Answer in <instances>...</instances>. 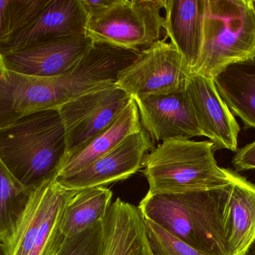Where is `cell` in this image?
I'll return each instance as SVG.
<instances>
[{
    "mask_svg": "<svg viewBox=\"0 0 255 255\" xmlns=\"http://www.w3.org/2000/svg\"><path fill=\"white\" fill-rule=\"evenodd\" d=\"M251 4L255 12V0H251Z\"/></svg>",
    "mask_w": 255,
    "mask_h": 255,
    "instance_id": "cell-29",
    "label": "cell"
},
{
    "mask_svg": "<svg viewBox=\"0 0 255 255\" xmlns=\"http://www.w3.org/2000/svg\"><path fill=\"white\" fill-rule=\"evenodd\" d=\"M32 192L24 190L0 160V241L9 244Z\"/></svg>",
    "mask_w": 255,
    "mask_h": 255,
    "instance_id": "cell-21",
    "label": "cell"
},
{
    "mask_svg": "<svg viewBox=\"0 0 255 255\" xmlns=\"http://www.w3.org/2000/svg\"></svg>",
    "mask_w": 255,
    "mask_h": 255,
    "instance_id": "cell-31",
    "label": "cell"
},
{
    "mask_svg": "<svg viewBox=\"0 0 255 255\" xmlns=\"http://www.w3.org/2000/svg\"><path fill=\"white\" fill-rule=\"evenodd\" d=\"M131 99L115 83L58 107L67 142L64 160L79 152L110 127Z\"/></svg>",
    "mask_w": 255,
    "mask_h": 255,
    "instance_id": "cell-8",
    "label": "cell"
},
{
    "mask_svg": "<svg viewBox=\"0 0 255 255\" xmlns=\"http://www.w3.org/2000/svg\"><path fill=\"white\" fill-rule=\"evenodd\" d=\"M144 220L147 238L154 255H204L151 220L145 217Z\"/></svg>",
    "mask_w": 255,
    "mask_h": 255,
    "instance_id": "cell-23",
    "label": "cell"
},
{
    "mask_svg": "<svg viewBox=\"0 0 255 255\" xmlns=\"http://www.w3.org/2000/svg\"><path fill=\"white\" fill-rule=\"evenodd\" d=\"M166 38L142 49L118 74L115 85L133 100L185 90L190 70L175 46Z\"/></svg>",
    "mask_w": 255,
    "mask_h": 255,
    "instance_id": "cell-7",
    "label": "cell"
},
{
    "mask_svg": "<svg viewBox=\"0 0 255 255\" xmlns=\"http://www.w3.org/2000/svg\"><path fill=\"white\" fill-rule=\"evenodd\" d=\"M51 0H0V48L28 27Z\"/></svg>",
    "mask_w": 255,
    "mask_h": 255,
    "instance_id": "cell-22",
    "label": "cell"
},
{
    "mask_svg": "<svg viewBox=\"0 0 255 255\" xmlns=\"http://www.w3.org/2000/svg\"><path fill=\"white\" fill-rule=\"evenodd\" d=\"M255 55V12L251 0H205L203 45L190 73L214 76L226 66Z\"/></svg>",
    "mask_w": 255,
    "mask_h": 255,
    "instance_id": "cell-4",
    "label": "cell"
},
{
    "mask_svg": "<svg viewBox=\"0 0 255 255\" xmlns=\"http://www.w3.org/2000/svg\"><path fill=\"white\" fill-rule=\"evenodd\" d=\"M228 255H244L255 239V184L234 172L223 217Z\"/></svg>",
    "mask_w": 255,
    "mask_h": 255,
    "instance_id": "cell-16",
    "label": "cell"
},
{
    "mask_svg": "<svg viewBox=\"0 0 255 255\" xmlns=\"http://www.w3.org/2000/svg\"><path fill=\"white\" fill-rule=\"evenodd\" d=\"M142 129L137 105L132 98L110 127L79 152L64 160L55 178H65L80 172Z\"/></svg>",
    "mask_w": 255,
    "mask_h": 255,
    "instance_id": "cell-19",
    "label": "cell"
},
{
    "mask_svg": "<svg viewBox=\"0 0 255 255\" xmlns=\"http://www.w3.org/2000/svg\"><path fill=\"white\" fill-rule=\"evenodd\" d=\"M113 193L104 187L77 190L64 212L61 231L66 238L75 235L103 221L111 206Z\"/></svg>",
    "mask_w": 255,
    "mask_h": 255,
    "instance_id": "cell-20",
    "label": "cell"
},
{
    "mask_svg": "<svg viewBox=\"0 0 255 255\" xmlns=\"http://www.w3.org/2000/svg\"><path fill=\"white\" fill-rule=\"evenodd\" d=\"M134 100L142 128L153 142L203 136L185 91Z\"/></svg>",
    "mask_w": 255,
    "mask_h": 255,
    "instance_id": "cell-14",
    "label": "cell"
},
{
    "mask_svg": "<svg viewBox=\"0 0 255 255\" xmlns=\"http://www.w3.org/2000/svg\"><path fill=\"white\" fill-rule=\"evenodd\" d=\"M214 82L232 113L247 128L255 129V55L226 66Z\"/></svg>",
    "mask_w": 255,
    "mask_h": 255,
    "instance_id": "cell-18",
    "label": "cell"
},
{
    "mask_svg": "<svg viewBox=\"0 0 255 255\" xmlns=\"http://www.w3.org/2000/svg\"><path fill=\"white\" fill-rule=\"evenodd\" d=\"M216 151L210 141L172 139L159 144L142 162L147 193L176 195L228 187L235 172L217 165Z\"/></svg>",
    "mask_w": 255,
    "mask_h": 255,
    "instance_id": "cell-3",
    "label": "cell"
},
{
    "mask_svg": "<svg viewBox=\"0 0 255 255\" xmlns=\"http://www.w3.org/2000/svg\"><path fill=\"white\" fill-rule=\"evenodd\" d=\"M77 190L64 188L55 178L34 190L6 247L7 255H57L65 237L61 223Z\"/></svg>",
    "mask_w": 255,
    "mask_h": 255,
    "instance_id": "cell-6",
    "label": "cell"
},
{
    "mask_svg": "<svg viewBox=\"0 0 255 255\" xmlns=\"http://www.w3.org/2000/svg\"><path fill=\"white\" fill-rule=\"evenodd\" d=\"M66 154L65 130L58 109L34 112L0 130V160L28 191L55 178Z\"/></svg>",
    "mask_w": 255,
    "mask_h": 255,
    "instance_id": "cell-1",
    "label": "cell"
},
{
    "mask_svg": "<svg viewBox=\"0 0 255 255\" xmlns=\"http://www.w3.org/2000/svg\"><path fill=\"white\" fill-rule=\"evenodd\" d=\"M232 163L238 172L255 169V141L238 150Z\"/></svg>",
    "mask_w": 255,
    "mask_h": 255,
    "instance_id": "cell-25",
    "label": "cell"
},
{
    "mask_svg": "<svg viewBox=\"0 0 255 255\" xmlns=\"http://www.w3.org/2000/svg\"><path fill=\"white\" fill-rule=\"evenodd\" d=\"M151 255H154V253H152Z\"/></svg>",
    "mask_w": 255,
    "mask_h": 255,
    "instance_id": "cell-30",
    "label": "cell"
},
{
    "mask_svg": "<svg viewBox=\"0 0 255 255\" xmlns=\"http://www.w3.org/2000/svg\"><path fill=\"white\" fill-rule=\"evenodd\" d=\"M88 16L82 0H51L28 27L0 48L1 55L34 45L87 35Z\"/></svg>",
    "mask_w": 255,
    "mask_h": 255,
    "instance_id": "cell-13",
    "label": "cell"
},
{
    "mask_svg": "<svg viewBox=\"0 0 255 255\" xmlns=\"http://www.w3.org/2000/svg\"><path fill=\"white\" fill-rule=\"evenodd\" d=\"M154 148V142L142 128L88 167L70 176L55 178V181L70 190L106 187L136 174L142 167L145 155Z\"/></svg>",
    "mask_w": 255,
    "mask_h": 255,
    "instance_id": "cell-10",
    "label": "cell"
},
{
    "mask_svg": "<svg viewBox=\"0 0 255 255\" xmlns=\"http://www.w3.org/2000/svg\"><path fill=\"white\" fill-rule=\"evenodd\" d=\"M246 255H255V239L252 245L250 246V248L247 250Z\"/></svg>",
    "mask_w": 255,
    "mask_h": 255,
    "instance_id": "cell-27",
    "label": "cell"
},
{
    "mask_svg": "<svg viewBox=\"0 0 255 255\" xmlns=\"http://www.w3.org/2000/svg\"><path fill=\"white\" fill-rule=\"evenodd\" d=\"M4 67V64H3L2 57H1V54H0V67Z\"/></svg>",
    "mask_w": 255,
    "mask_h": 255,
    "instance_id": "cell-28",
    "label": "cell"
},
{
    "mask_svg": "<svg viewBox=\"0 0 255 255\" xmlns=\"http://www.w3.org/2000/svg\"><path fill=\"white\" fill-rule=\"evenodd\" d=\"M163 0H114L88 16L87 36L94 43L139 52L160 40Z\"/></svg>",
    "mask_w": 255,
    "mask_h": 255,
    "instance_id": "cell-5",
    "label": "cell"
},
{
    "mask_svg": "<svg viewBox=\"0 0 255 255\" xmlns=\"http://www.w3.org/2000/svg\"><path fill=\"white\" fill-rule=\"evenodd\" d=\"M184 91L203 136L210 139L217 151L237 152L241 128L219 94L214 79L189 73Z\"/></svg>",
    "mask_w": 255,
    "mask_h": 255,
    "instance_id": "cell-11",
    "label": "cell"
},
{
    "mask_svg": "<svg viewBox=\"0 0 255 255\" xmlns=\"http://www.w3.org/2000/svg\"><path fill=\"white\" fill-rule=\"evenodd\" d=\"M59 76L36 77L0 67V130L34 112L68 103Z\"/></svg>",
    "mask_w": 255,
    "mask_h": 255,
    "instance_id": "cell-9",
    "label": "cell"
},
{
    "mask_svg": "<svg viewBox=\"0 0 255 255\" xmlns=\"http://www.w3.org/2000/svg\"><path fill=\"white\" fill-rule=\"evenodd\" d=\"M94 44L87 35L70 37L34 45L1 57L7 70L36 77H55L77 65Z\"/></svg>",
    "mask_w": 255,
    "mask_h": 255,
    "instance_id": "cell-12",
    "label": "cell"
},
{
    "mask_svg": "<svg viewBox=\"0 0 255 255\" xmlns=\"http://www.w3.org/2000/svg\"><path fill=\"white\" fill-rule=\"evenodd\" d=\"M163 29L190 72L199 62L203 45L205 0H163Z\"/></svg>",
    "mask_w": 255,
    "mask_h": 255,
    "instance_id": "cell-15",
    "label": "cell"
},
{
    "mask_svg": "<svg viewBox=\"0 0 255 255\" xmlns=\"http://www.w3.org/2000/svg\"><path fill=\"white\" fill-rule=\"evenodd\" d=\"M230 185L176 195L147 193L138 208L145 218L202 254L228 255L223 217Z\"/></svg>",
    "mask_w": 255,
    "mask_h": 255,
    "instance_id": "cell-2",
    "label": "cell"
},
{
    "mask_svg": "<svg viewBox=\"0 0 255 255\" xmlns=\"http://www.w3.org/2000/svg\"><path fill=\"white\" fill-rule=\"evenodd\" d=\"M103 220L80 234L65 238L57 255H101Z\"/></svg>",
    "mask_w": 255,
    "mask_h": 255,
    "instance_id": "cell-24",
    "label": "cell"
},
{
    "mask_svg": "<svg viewBox=\"0 0 255 255\" xmlns=\"http://www.w3.org/2000/svg\"><path fill=\"white\" fill-rule=\"evenodd\" d=\"M139 208L118 199L103 220L101 255H151Z\"/></svg>",
    "mask_w": 255,
    "mask_h": 255,
    "instance_id": "cell-17",
    "label": "cell"
},
{
    "mask_svg": "<svg viewBox=\"0 0 255 255\" xmlns=\"http://www.w3.org/2000/svg\"><path fill=\"white\" fill-rule=\"evenodd\" d=\"M0 255H7V247L1 241H0Z\"/></svg>",
    "mask_w": 255,
    "mask_h": 255,
    "instance_id": "cell-26",
    "label": "cell"
}]
</instances>
